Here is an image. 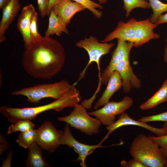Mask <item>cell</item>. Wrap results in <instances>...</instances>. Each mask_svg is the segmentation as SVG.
<instances>
[{
	"instance_id": "obj_1",
	"label": "cell",
	"mask_w": 167,
	"mask_h": 167,
	"mask_svg": "<svg viewBox=\"0 0 167 167\" xmlns=\"http://www.w3.org/2000/svg\"><path fill=\"white\" fill-rule=\"evenodd\" d=\"M22 60L24 69L33 77L50 79L59 72L64 66V49L56 40L43 37L25 49Z\"/></svg>"
},
{
	"instance_id": "obj_2",
	"label": "cell",
	"mask_w": 167,
	"mask_h": 167,
	"mask_svg": "<svg viewBox=\"0 0 167 167\" xmlns=\"http://www.w3.org/2000/svg\"><path fill=\"white\" fill-rule=\"evenodd\" d=\"M157 26L149 18L137 21L131 18L126 22L119 21L114 29L101 41L108 42L114 39H121L134 43L135 48L141 46L152 39L159 38L160 35L153 31Z\"/></svg>"
},
{
	"instance_id": "obj_3",
	"label": "cell",
	"mask_w": 167,
	"mask_h": 167,
	"mask_svg": "<svg viewBox=\"0 0 167 167\" xmlns=\"http://www.w3.org/2000/svg\"><path fill=\"white\" fill-rule=\"evenodd\" d=\"M76 84L75 83L73 84L71 90L62 97L50 103L24 108L2 106L0 108V112L7 118L8 121L14 123L21 120H32L39 114L49 110L59 111L67 107H74L80 101L79 92L75 87Z\"/></svg>"
},
{
	"instance_id": "obj_4",
	"label": "cell",
	"mask_w": 167,
	"mask_h": 167,
	"mask_svg": "<svg viewBox=\"0 0 167 167\" xmlns=\"http://www.w3.org/2000/svg\"><path fill=\"white\" fill-rule=\"evenodd\" d=\"M129 151L133 158L146 167H167V157L163 155L160 146L149 136L139 134L132 141Z\"/></svg>"
},
{
	"instance_id": "obj_5",
	"label": "cell",
	"mask_w": 167,
	"mask_h": 167,
	"mask_svg": "<svg viewBox=\"0 0 167 167\" xmlns=\"http://www.w3.org/2000/svg\"><path fill=\"white\" fill-rule=\"evenodd\" d=\"M72 86V84L71 85L67 81L62 80L54 83L39 84L13 91L11 95L24 96L27 97L28 102L36 104L46 98L58 99L67 93Z\"/></svg>"
},
{
	"instance_id": "obj_6",
	"label": "cell",
	"mask_w": 167,
	"mask_h": 167,
	"mask_svg": "<svg viewBox=\"0 0 167 167\" xmlns=\"http://www.w3.org/2000/svg\"><path fill=\"white\" fill-rule=\"evenodd\" d=\"M86 109L81 104L78 103L69 115L59 117L58 120L88 135L97 134L101 123L98 119L91 117Z\"/></svg>"
},
{
	"instance_id": "obj_7",
	"label": "cell",
	"mask_w": 167,
	"mask_h": 167,
	"mask_svg": "<svg viewBox=\"0 0 167 167\" xmlns=\"http://www.w3.org/2000/svg\"><path fill=\"white\" fill-rule=\"evenodd\" d=\"M113 42H100L97 39L92 36L86 38L76 43V46L79 48L85 49L88 52L89 60L82 71L80 73L76 83L83 78L86 71L89 65L92 62L96 63L98 70L99 82L98 87L100 86L101 77L100 62L101 57L104 55L109 53L111 49L114 45Z\"/></svg>"
},
{
	"instance_id": "obj_8",
	"label": "cell",
	"mask_w": 167,
	"mask_h": 167,
	"mask_svg": "<svg viewBox=\"0 0 167 167\" xmlns=\"http://www.w3.org/2000/svg\"><path fill=\"white\" fill-rule=\"evenodd\" d=\"M132 98L125 96L120 101H109L100 109L88 112L100 121L101 124L109 126L115 122L116 116L120 115L129 109L133 104Z\"/></svg>"
},
{
	"instance_id": "obj_9",
	"label": "cell",
	"mask_w": 167,
	"mask_h": 167,
	"mask_svg": "<svg viewBox=\"0 0 167 167\" xmlns=\"http://www.w3.org/2000/svg\"><path fill=\"white\" fill-rule=\"evenodd\" d=\"M63 133L52 122L45 121L36 129L35 142L42 149L52 153L60 145V140Z\"/></svg>"
},
{
	"instance_id": "obj_10",
	"label": "cell",
	"mask_w": 167,
	"mask_h": 167,
	"mask_svg": "<svg viewBox=\"0 0 167 167\" xmlns=\"http://www.w3.org/2000/svg\"><path fill=\"white\" fill-rule=\"evenodd\" d=\"M59 142L60 145H66L69 148L74 149L78 155L76 161H80V165L83 167H87L85 160L89 154L96 148L104 147L101 146L100 143L97 145H89L79 142L73 136L69 125L67 123L64 127V130Z\"/></svg>"
},
{
	"instance_id": "obj_11",
	"label": "cell",
	"mask_w": 167,
	"mask_h": 167,
	"mask_svg": "<svg viewBox=\"0 0 167 167\" xmlns=\"http://www.w3.org/2000/svg\"><path fill=\"white\" fill-rule=\"evenodd\" d=\"M117 45L112 53V58L109 65L101 74L100 86L102 84H107L110 75L113 71L114 67L120 60L129 58L130 52L134 45L133 43L117 39Z\"/></svg>"
},
{
	"instance_id": "obj_12",
	"label": "cell",
	"mask_w": 167,
	"mask_h": 167,
	"mask_svg": "<svg viewBox=\"0 0 167 167\" xmlns=\"http://www.w3.org/2000/svg\"><path fill=\"white\" fill-rule=\"evenodd\" d=\"M115 70L118 71L121 75L124 92H129L132 88H139L141 87V81L133 72L129 58L118 62L114 67L113 71Z\"/></svg>"
},
{
	"instance_id": "obj_13",
	"label": "cell",
	"mask_w": 167,
	"mask_h": 167,
	"mask_svg": "<svg viewBox=\"0 0 167 167\" xmlns=\"http://www.w3.org/2000/svg\"><path fill=\"white\" fill-rule=\"evenodd\" d=\"M127 125H134L144 128L156 135L158 136L164 135L167 133V129L164 128H157L148 125L146 122L135 120L130 118L127 113H124L119 115L118 119L110 126H107L108 132L101 143H102L115 130L120 127Z\"/></svg>"
},
{
	"instance_id": "obj_14",
	"label": "cell",
	"mask_w": 167,
	"mask_h": 167,
	"mask_svg": "<svg viewBox=\"0 0 167 167\" xmlns=\"http://www.w3.org/2000/svg\"><path fill=\"white\" fill-rule=\"evenodd\" d=\"M36 12L33 5L29 4L23 8L18 19L17 26L23 37L25 49L32 43L30 26L32 16Z\"/></svg>"
},
{
	"instance_id": "obj_15",
	"label": "cell",
	"mask_w": 167,
	"mask_h": 167,
	"mask_svg": "<svg viewBox=\"0 0 167 167\" xmlns=\"http://www.w3.org/2000/svg\"><path fill=\"white\" fill-rule=\"evenodd\" d=\"M52 8L66 26L70 23L74 15L86 9L80 3L71 0H59Z\"/></svg>"
},
{
	"instance_id": "obj_16",
	"label": "cell",
	"mask_w": 167,
	"mask_h": 167,
	"mask_svg": "<svg viewBox=\"0 0 167 167\" xmlns=\"http://www.w3.org/2000/svg\"><path fill=\"white\" fill-rule=\"evenodd\" d=\"M21 9L19 0H11L3 9L0 22V42L5 41V33Z\"/></svg>"
},
{
	"instance_id": "obj_17",
	"label": "cell",
	"mask_w": 167,
	"mask_h": 167,
	"mask_svg": "<svg viewBox=\"0 0 167 167\" xmlns=\"http://www.w3.org/2000/svg\"><path fill=\"white\" fill-rule=\"evenodd\" d=\"M107 84V87L101 97L94 105L95 110L97 109L109 102L113 95L122 88L121 77L118 71L115 70L112 72Z\"/></svg>"
},
{
	"instance_id": "obj_18",
	"label": "cell",
	"mask_w": 167,
	"mask_h": 167,
	"mask_svg": "<svg viewBox=\"0 0 167 167\" xmlns=\"http://www.w3.org/2000/svg\"><path fill=\"white\" fill-rule=\"evenodd\" d=\"M49 17V24L45 32V36L49 37L50 35L55 34L60 36L63 32L69 34L66 25L63 21L57 15L52 8Z\"/></svg>"
},
{
	"instance_id": "obj_19",
	"label": "cell",
	"mask_w": 167,
	"mask_h": 167,
	"mask_svg": "<svg viewBox=\"0 0 167 167\" xmlns=\"http://www.w3.org/2000/svg\"><path fill=\"white\" fill-rule=\"evenodd\" d=\"M29 152L25 161V165L28 167H49L42 157V149L36 142L28 148Z\"/></svg>"
},
{
	"instance_id": "obj_20",
	"label": "cell",
	"mask_w": 167,
	"mask_h": 167,
	"mask_svg": "<svg viewBox=\"0 0 167 167\" xmlns=\"http://www.w3.org/2000/svg\"><path fill=\"white\" fill-rule=\"evenodd\" d=\"M167 101V79L160 89L150 99L140 106L142 110L154 108L156 106Z\"/></svg>"
},
{
	"instance_id": "obj_21",
	"label": "cell",
	"mask_w": 167,
	"mask_h": 167,
	"mask_svg": "<svg viewBox=\"0 0 167 167\" xmlns=\"http://www.w3.org/2000/svg\"><path fill=\"white\" fill-rule=\"evenodd\" d=\"M77 2L89 10L95 17L100 19L102 12L97 9H102L103 7L100 4H105L108 0H71Z\"/></svg>"
},
{
	"instance_id": "obj_22",
	"label": "cell",
	"mask_w": 167,
	"mask_h": 167,
	"mask_svg": "<svg viewBox=\"0 0 167 167\" xmlns=\"http://www.w3.org/2000/svg\"><path fill=\"white\" fill-rule=\"evenodd\" d=\"M36 129H33L24 132H21L19 134L16 142L21 147L25 149L28 148L34 142H35Z\"/></svg>"
},
{
	"instance_id": "obj_23",
	"label": "cell",
	"mask_w": 167,
	"mask_h": 167,
	"mask_svg": "<svg viewBox=\"0 0 167 167\" xmlns=\"http://www.w3.org/2000/svg\"><path fill=\"white\" fill-rule=\"evenodd\" d=\"M153 13L149 18L150 21L155 24L162 14L167 11V3L162 2L160 0H148Z\"/></svg>"
},
{
	"instance_id": "obj_24",
	"label": "cell",
	"mask_w": 167,
	"mask_h": 167,
	"mask_svg": "<svg viewBox=\"0 0 167 167\" xmlns=\"http://www.w3.org/2000/svg\"><path fill=\"white\" fill-rule=\"evenodd\" d=\"M123 7L126 11V16L127 17L132 10L135 8L149 9L150 6L147 0H123Z\"/></svg>"
},
{
	"instance_id": "obj_25",
	"label": "cell",
	"mask_w": 167,
	"mask_h": 167,
	"mask_svg": "<svg viewBox=\"0 0 167 167\" xmlns=\"http://www.w3.org/2000/svg\"><path fill=\"white\" fill-rule=\"evenodd\" d=\"M34 124L31 120H23L19 121L11 124L8 127L7 132L8 135L20 131L24 132L34 129Z\"/></svg>"
},
{
	"instance_id": "obj_26",
	"label": "cell",
	"mask_w": 167,
	"mask_h": 167,
	"mask_svg": "<svg viewBox=\"0 0 167 167\" xmlns=\"http://www.w3.org/2000/svg\"><path fill=\"white\" fill-rule=\"evenodd\" d=\"M38 19L37 13L36 12L32 16L30 26V30L32 43L38 41L43 37L37 31V22Z\"/></svg>"
},
{
	"instance_id": "obj_27",
	"label": "cell",
	"mask_w": 167,
	"mask_h": 167,
	"mask_svg": "<svg viewBox=\"0 0 167 167\" xmlns=\"http://www.w3.org/2000/svg\"><path fill=\"white\" fill-rule=\"evenodd\" d=\"M138 120L144 122L154 121H167V111L158 114L143 116Z\"/></svg>"
},
{
	"instance_id": "obj_28",
	"label": "cell",
	"mask_w": 167,
	"mask_h": 167,
	"mask_svg": "<svg viewBox=\"0 0 167 167\" xmlns=\"http://www.w3.org/2000/svg\"><path fill=\"white\" fill-rule=\"evenodd\" d=\"M162 127L167 129V121L165 122L163 125ZM149 136L160 146L167 144V133L161 136H155L152 135Z\"/></svg>"
},
{
	"instance_id": "obj_29",
	"label": "cell",
	"mask_w": 167,
	"mask_h": 167,
	"mask_svg": "<svg viewBox=\"0 0 167 167\" xmlns=\"http://www.w3.org/2000/svg\"><path fill=\"white\" fill-rule=\"evenodd\" d=\"M49 1L50 0H37L38 9L42 17L46 15Z\"/></svg>"
},
{
	"instance_id": "obj_30",
	"label": "cell",
	"mask_w": 167,
	"mask_h": 167,
	"mask_svg": "<svg viewBox=\"0 0 167 167\" xmlns=\"http://www.w3.org/2000/svg\"><path fill=\"white\" fill-rule=\"evenodd\" d=\"M121 165L123 167H146L137 160L133 158L128 161L123 160L121 161Z\"/></svg>"
},
{
	"instance_id": "obj_31",
	"label": "cell",
	"mask_w": 167,
	"mask_h": 167,
	"mask_svg": "<svg viewBox=\"0 0 167 167\" xmlns=\"http://www.w3.org/2000/svg\"><path fill=\"white\" fill-rule=\"evenodd\" d=\"M0 155H1L9 147L5 137L2 134L0 136Z\"/></svg>"
},
{
	"instance_id": "obj_32",
	"label": "cell",
	"mask_w": 167,
	"mask_h": 167,
	"mask_svg": "<svg viewBox=\"0 0 167 167\" xmlns=\"http://www.w3.org/2000/svg\"><path fill=\"white\" fill-rule=\"evenodd\" d=\"M12 154L13 152L12 151H10L8 152L7 159L3 161L2 167H11Z\"/></svg>"
},
{
	"instance_id": "obj_33",
	"label": "cell",
	"mask_w": 167,
	"mask_h": 167,
	"mask_svg": "<svg viewBox=\"0 0 167 167\" xmlns=\"http://www.w3.org/2000/svg\"><path fill=\"white\" fill-rule=\"evenodd\" d=\"M165 23H167V12L165 14L161 15L155 24L157 26Z\"/></svg>"
},
{
	"instance_id": "obj_34",
	"label": "cell",
	"mask_w": 167,
	"mask_h": 167,
	"mask_svg": "<svg viewBox=\"0 0 167 167\" xmlns=\"http://www.w3.org/2000/svg\"><path fill=\"white\" fill-rule=\"evenodd\" d=\"M59 0H50L49 2L47 12L46 15L49 16L51 10L53 6L58 2Z\"/></svg>"
},
{
	"instance_id": "obj_35",
	"label": "cell",
	"mask_w": 167,
	"mask_h": 167,
	"mask_svg": "<svg viewBox=\"0 0 167 167\" xmlns=\"http://www.w3.org/2000/svg\"><path fill=\"white\" fill-rule=\"evenodd\" d=\"M160 147L163 155L167 157V144L163 145Z\"/></svg>"
},
{
	"instance_id": "obj_36",
	"label": "cell",
	"mask_w": 167,
	"mask_h": 167,
	"mask_svg": "<svg viewBox=\"0 0 167 167\" xmlns=\"http://www.w3.org/2000/svg\"><path fill=\"white\" fill-rule=\"evenodd\" d=\"M11 0H0V9H3L8 3Z\"/></svg>"
},
{
	"instance_id": "obj_37",
	"label": "cell",
	"mask_w": 167,
	"mask_h": 167,
	"mask_svg": "<svg viewBox=\"0 0 167 167\" xmlns=\"http://www.w3.org/2000/svg\"><path fill=\"white\" fill-rule=\"evenodd\" d=\"M166 44L165 48V52L163 55V59L167 63V38L165 39Z\"/></svg>"
}]
</instances>
